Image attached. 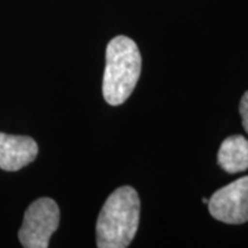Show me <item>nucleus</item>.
Wrapping results in <instances>:
<instances>
[{"label":"nucleus","instance_id":"5","mask_svg":"<svg viewBox=\"0 0 248 248\" xmlns=\"http://www.w3.org/2000/svg\"><path fill=\"white\" fill-rule=\"evenodd\" d=\"M39 146L35 140L25 135L0 133V169L18 171L37 157Z\"/></svg>","mask_w":248,"mask_h":248},{"label":"nucleus","instance_id":"1","mask_svg":"<svg viewBox=\"0 0 248 248\" xmlns=\"http://www.w3.org/2000/svg\"><path fill=\"white\" fill-rule=\"evenodd\" d=\"M141 202L131 186L116 189L107 199L97 221V247L125 248L140 225Z\"/></svg>","mask_w":248,"mask_h":248},{"label":"nucleus","instance_id":"4","mask_svg":"<svg viewBox=\"0 0 248 248\" xmlns=\"http://www.w3.org/2000/svg\"><path fill=\"white\" fill-rule=\"evenodd\" d=\"M207 204L211 217L217 221L228 225L248 222V177L218 189Z\"/></svg>","mask_w":248,"mask_h":248},{"label":"nucleus","instance_id":"6","mask_svg":"<svg viewBox=\"0 0 248 248\" xmlns=\"http://www.w3.org/2000/svg\"><path fill=\"white\" fill-rule=\"evenodd\" d=\"M218 164L228 174L248 170V140L243 135L228 137L218 151Z\"/></svg>","mask_w":248,"mask_h":248},{"label":"nucleus","instance_id":"3","mask_svg":"<svg viewBox=\"0 0 248 248\" xmlns=\"http://www.w3.org/2000/svg\"><path fill=\"white\" fill-rule=\"evenodd\" d=\"M60 226V208L50 197H42L28 207L18 239L25 248H47Z\"/></svg>","mask_w":248,"mask_h":248},{"label":"nucleus","instance_id":"7","mask_svg":"<svg viewBox=\"0 0 248 248\" xmlns=\"http://www.w3.org/2000/svg\"><path fill=\"white\" fill-rule=\"evenodd\" d=\"M239 112L243 120V127L246 130V133H248V91L244 93V95L241 98L239 105Z\"/></svg>","mask_w":248,"mask_h":248},{"label":"nucleus","instance_id":"2","mask_svg":"<svg viewBox=\"0 0 248 248\" xmlns=\"http://www.w3.org/2000/svg\"><path fill=\"white\" fill-rule=\"evenodd\" d=\"M142 58L138 46L127 36H116L107 47L102 94L109 105L117 107L127 101L141 75Z\"/></svg>","mask_w":248,"mask_h":248}]
</instances>
